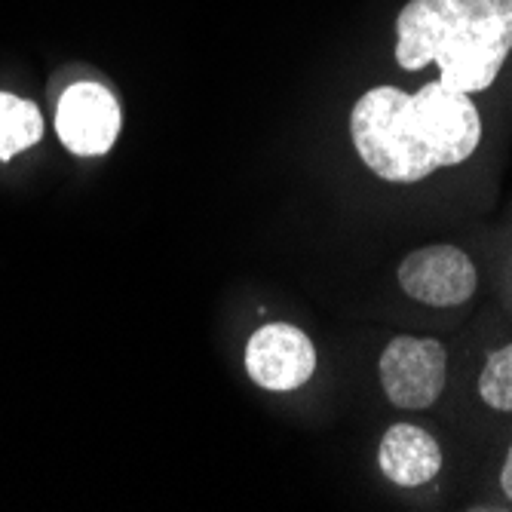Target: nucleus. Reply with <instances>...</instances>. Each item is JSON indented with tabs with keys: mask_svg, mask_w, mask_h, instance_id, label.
I'll return each instance as SVG.
<instances>
[{
	"mask_svg": "<svg viewBox=\"0 0 512 512\" xmlns=\"http://www.w3.org/2000/svg\"><path fill=\"white\" fill-rule=\"evenodd\" d=\"M43 138V117L34 102L0 89V163L34 148Z\"/></svg>",
	"mask_w": 512,
	"mask_h": 512,
	"instance_id": "6e6552de",
	"label": "nucleus"
},
{
	"mask_svg": "<svg viewBox=\"0 0 512 512\" xmlns=\"http://www.w3.org/2000/svg\"><path fill=\"white\" fill-rule=\"evenodd\" d=\"M120 126V102L102 83L80 80L62 92L56 108V135L71 154L105 157L117 142Z\"/></svg>",
	"mask_w": 512,
	"mask_h": 512,
	"instance_id": "39448f33",
	"label": "nucleus"
},
{
	"mask_svg": "<svg viewBox=\"0 0 512 512\" xmlns=\"http://www.w3.org/2000/svg\"><path fill=\"white\" fill-rule=\"evenodd\" d=\"M246 371L252 384L270 393H292L316 371V347L292 322H267L246 344Z\"/></svg>",
	"mask_w": 512,
	"mask_h": 512,
	"instance_id": "423d86ee",
	"label": "nucleus"
},
{
	"mask_svg": "<svg viewBox=\"0 0 512 512\" xmlns=\"http://www.w3.org/2000/svg\"><path fill=\"white\" fill-rule=\"evenodd\" d=\"M350 135L359 160L378 178L414 184L467 163L482 142V117L467 92L442 80L417 92L375 86L353 105Z\"/></svg>",
	"mask_w": 512,
	"mask_h": 512,
	"instance_id": "f257e3e1",
	"label": "nucleus"
},
{
	"mask_svg": "<svg viewBox=\"0 0 512 512\" xmlns=\"http://www.w3.org/2000/svg\"><path fill=\"white\" fill-rule=\"evenodd\" d=\"M381 473L399 488H421L442 473V448L417 424H393L378 448Z\"/></svg>",
	"mask_w": 512,
	"mask_h": 512,
	"instance_id": "0eeeda50",
	"label": "nucleus"
},
{
	"mask_svg": "<svg viewBox=\"0 0 512 512\" xmlns=\"http://www.w3.org/2000/svg\"><path fill=\"white\" fill-rule=\"evenodd\" d=\"M381 387L393 408L402 411H427L445 393L448 353L436 338L396 335L378 362Z\"/></svg>",
	"mask_w": 512,
	"mask_h": 512,
	"instance_id": "7ed1b4c3",
	"label": "nucleus"
},
{
	"mask_svg": "<svg viewBox=\"0 0 512 512\" xmlns=\"http://www.w3.org/2000/svg\"><path fill=\"white\" fill-rule=\"evenodd\" d=\"M479 396L494 411H512V344L488 356L479 375Z\"/></svg>",
	"mask_w": 512,
	"mask_h": 512,
	"instance_id": "1a4fd4ad",
	"label": "nucleus"
},
{
	"mask_svg": "<svg viewBox=\"0 0 512 512\" xmlns=\"http://www.w3.org/2000/svg\"><path fill=\"white\" fill-rule=\"evenodd\" d=\"M500 488H503V494L512 500V448H509V454H506V463H503V473H500Z\"/></svg>",
	"mask_w": 512,
	"mask_h": 512,
	"instance_id": "9d476101",
	"label": "nucleus"
},
{
	"mask_svg": "<svg viewBox=\"0 0 512 512\" xmlns=\"http://www.w3.org/2000/svg\"><path fill=\"white\" fill-rule=\"evenodd\" d=\"M512 53V0H408L396 19V65L439 68L451 89H491Z\"/></svg>",
	"mask_w": 512,
	"mask_h": 512,
	"instance_id": "f03ea898",
	"label": "nucleus"
},
{
	"mask_svg": "<svg viewBox=\"0 0 512 512\" xmlns=\"http://www.w3.org/2000/svg\"><path fill=\"white\" fill-rule=\"evenodd\" d=\"M396 279L402 292L427 307H460L479 289L473 258L448 243L424 246L402 258Z\"/></svg>",
	"mask_w": 512,
	"mask_h": 512,
	"instance_id": "20e7f679",
	"label": "nucleus"
}]
</instances>
